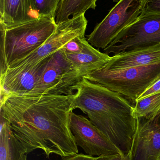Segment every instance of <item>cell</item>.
Here are the masks:
<instances>
[{"label": "cell", "mask_w": 160, "mask_h": 160, "mask_svg": "<svg viewBox=\"0 0 160 160\" xmlns=\"http://www.w3.org/2000/svg\"><path fill=\"white\" fill-rule=\"evenodd\" d=\"M73 100V94L1 95L0 114L27 154L39 149L47 158L70 157L79 153L70 126Z\"/></svg>", "instance_id": "obj_1"}, {"label": "cell", "mask_w": 160, "mask_h": 160, "mask_svg": "<svg viewBox=\"0 0 160 160\" xmlns=\"http://www.w3.org/2000/svg\"><path fill=\"white\" fill-rule=\"evenodd\" d=\"M73 107L90 121L124 155L130 153L137 129L130 102L121 94L83 78L73 86Z\"/></svg>", "instance_id": "obj_2"}, {"label": "cell", "mask_w": 160, "mask_h": 160, "mask_svg": "<svg viewBox=\"0 0 160 160\" xmlns=\"http://www.w3.org/2000/svg\"><path fill=\"white\" fill-rule=\"evenodd\" d=\"M56 26L54 18H38L10 27L0 22V76L10 65L39 48L54 32Z\"/></svg>", "instance_id": "obj_3"}, {"label": "cell", "mask_w": 160, "mask_h": 160, "mask_svg": "<svg viewBox=\"0 0 160 160\" xmlns=\"http://www.w3.org/2000/svg\"><path fill=\"white\" fill-rule=\"evenodd\" d=\"M136 102L160 79V62L118 70L101 68L85 77Z\"/></svg>", "instance_id": "obj_4"}, {"label": "cell", "mask_w": 160, "mask_h": 160, "mask_svg": "<svg viewBox=\"0 0 160 160\" xmlns=\"http://www.w3.org/2000/svg\"><path fill=\"white\" fill-rule=\"evenodd\" d=\"M87 25V20L85 14L57 24L54 32L39 48L24 59L10 65L5 72L0 76L14 75L34 66L57 52L71 39L85 35Z\"/></svg>", "instance_id": "obj_5"}, {"label": "cell", "mask_w": 160, "mask_h": 160, "mask_svg": "<svg viewBox=\"0 0 160 160\" xmlns=\"http://www.w3.org/2000/svg\"><path fill=\"white\" fill-rule=\"evenodd\" d=\"M144 0H119L87 36L94 48L104 49L123 30L142 13Z\"/></svg>", "instance_id": "obj_6"}, {"label": "cell", "mask_w": 160, "mask_h": 160, "mask_svg": "<svg viewBox=\"0 0 160 160\" xmlns=\"http://www.w3.org/2000/svg\"><path fill=\"white\" fill-rule=\"evenodd\" d=\"M159 43L160 15L142 14L134 22L118 34L103 51L108 55H115Z\"/></svg>", "instance_id": "obj_7"}, {"label": "cell", "mask_w": 160, "mask_h": 160, "mask_svg": "<svg viewBox=\"0 0 160 160\" xmlns=\"http://www.w3.org/2000/svg\"><path fill=\"white\" fill-rule=\"evenodd\" d=\"M81 80L71 63L59 50L51 56L34 88L27 95H72L73 86Z\"/></svg>", "instance_id": "obj_8"}, {"label": "cell", "mask_w": 160, "mask_h": 160, "mask_svg": "<svg viewBox=\"0 0 160 160\" xmlns=\"http://www.w3.org/2000/svg\"><path fill=\"white\" fill-rule=\"evenodd\" d=\"M70 126L77 146L82 148L86 155L94 157L124 155L89 119L85 117L71 112Z\"/></svg>", "instance_id": "obj_9"}, {"label": "cell", "mask_w": 160, "mask_h": 160, "mask_svg": "<svg viewBox=\"0 0 160 160\" xmlns=\"http://www.w3.org/2000/svg\"><path fill=\"white\" fill-rule=\"evenodd\" d=\"M160 155V131L154 118H137L130 160H158Z\"/></svg>", "instance_id": "obj_10"}, {"label": "cell", "mask_w": 160, "mask_h": 160, "mask_svg": "<svg viewBox=\"0 0 160 160\" xmlns=\"http://www.w3.org/2000/svg\"><path fill=\"white\" fill-rule=\"evenodd\" d=\"M51 56L47 57L34 66L19 73L1 76V95L28 94L34 88L46 69Z\"/></svg>", "instance_id": "obj_11"}, {"label": "cell", "mask_w": 160, "mask_h": 160, "mask_svg": "<svg viewBox=\"0 0 160 160\" xmlns=\"http://www.w3.org/2000/svg\"><path fill=\"white\" fill-rule=\"evenodd\" d=\"M158 62H160V43L113 55L102 68L118 70Z\"/></svg>", "instance_id": "obj_12"}, {"label": "cell", "mask_w": 160, "mask_h": 160, "mask_svg": "<svg viewBox=\"0 0 160 160\" xmlns=\"http://www.w3.org/2000/svg\"><path fill=\"white\" fill-rule=\"evenodd\" d=\"M64 54L81 79L88 74L102 68L111 59V56L95 48L86 39L80 53Z\"/></svg>", "instance_id": "obj_13"}, {"label": "cell", "mask_w": 160, "mask_h": 160, "mask_svg": "<svg viewBox=\"0 0 160 160\" xmlns=\"http://www.w3.org/2000/svg\"><path fill=\"white\" fill-rule=\"evenodd\" d=\"M31 10V0H0V22L10 27L36 18Z\"/></svg>", "instance_id": "obj_14"}, {"label": "cell", "mask_w": 160, "mask_h": 160, "mask_svg": "<svg viewBox=\"0 0 160 160\" xmlns=\"http://www.w3.org/2000/svg\"><path fill=\"white\" fill-rule=\"evenodd\" d=\"M27 155L14 136L10 123L0 114V160H27Z\"/></svg>", "instance_id": "obj_15"}, {"label": "cell", "mask_w": 160, "mask_h": 160, "mask_svg": "<svg viewBox=\"0 0 160 160\" xmlns=\"http://www.w3.org/2000/svg\"><path fill=\"white\" fill-rule=\"evenodd\" d=\"M98 0H60L54 15L56 24L95 9Z\"/></svg>", "instance_id": "obj_16"}, {"label": "cell", "mask_w": 160, "mask_h": 160, "mask_svg": "<svg viewBox=\"0 0 160 160\" xmlns=\"http://www.w3.org/2000/svg\"><path fill=\"white\" fill-rule=\"evenodd\" d=\"M160 112V92L137 100L133 108V116L137 119H153Z\"/></svg>", "instance_id": "obj_17"}, {"label": "cell", "mask_w": 160, "mask_h": 160, "mask_svg": "<svg viewBox=\"0 0 160 160\" xmlns=\"http://www.w3.org/2000/svg\"><path fill=\"white\" fill-rule=\"evenodd\" d=\"M60 0H31L33 11L38 18H54Z\"/></svg>", "instance_id": "obj_18"}, {"label": "cell", "mask_w": 160, "mask_h": 160, "mask_svg": "<svg viewBox=\"0 0 160 160\" xmlns=\"http://www.w3.org/2000/svg\"><path fill=\"white\" fill-rule=\"evenodd\" d=\"M86 38L85 35L79 36L66 44L61 50L67 54H76L80 53L83 49L84 44Z\"/></svg>", "instance_id": "obj_19"}, {"label": "cell", "mask_w": 160, "mask_h": 160, "mask_svg": "<svg viewBox=\"0 0 160 160\" xmlns=\"http://www.w3.org/2000/svg\"><path fill=\"white\" fill-rule=\"evenodd\" d=\"M142 14L160 15V0H144Z\"/></svg>", "instance_id": "obj_20"}, {"label": "cell", "mask_w": 160, "mask_h": 160, "mask_svg": "<svg viewBox=\"0 0 160 160\" xmlns=\"http://www.w3.org/2000/svg\"><path fill=\"white\" fill-rule=\"evenodd\" d=\"M160 92V79L156 82L154 84L150 86L148 89H147L142 93L138 99L143 98L152 94ZM137 99V100H138Z\"/></svg>", "instance_id": "obj_21"}, {"label": "cell", "mask_w": 160, "mask_h": 160, "mask_svg": "<svg viewBox=\"0 0 160 160\" xmlns=\"http://www.w3.org/2000/svg\"><path fill=\"white\" fill-rule=\"evenodd\" d=\"M98 157H95L86 154H78L70 157L62 158L61 160H97Z\"/></svg>", "instance_id": "obj_22"}, {"label": "cell", "mask_w": 160, "mask_h": 160, "mask_svg": "<svg viewBox=\"0 0 160 160\" xmlns=\"http://www.w3.org/2000/svg\"><path fill=\"white\" fill-rule=\"evenodd\" d=\"M125 155L123 154L111 155V156L98 157L97 160H123Z\"/></svg>", "instance_id": "obj_23"}, {"label": "cell", "mask_w": 160, "mask_h": 160, "mask_svg": "<svg viewBox=\"0 0 160 160\" xmlns=\"http://www.w3.org/2000/svg\"><path fill=\"white\" fill-rule=\"evenodd\" d=\"M156 125L160 131V112L154 118Z\"/></svg>", "instance_id": "obj_24"}, {"label": "cell", "mask_w": 160, "mask_h": 160, "mask_svg": "<svg viewBox=\"0 0 160 160\" xmlns=\"http://www.w3.org/2000/svg\"><path fill=\"white\" fill-rule=\"evenodd\" d=\"M119 0H113L114 2H118Z\"/></svg>", "instance_id": "obj_25"}, {"label": "cell", "mask_w": 160, "mask_h": 160, "mask_svg": "<svg viewBox=\"0 0 160 160\" xmlns=\"http://www.w3.org/2000/svg\"><path fill=\"white\" fill-rule=\"evenodd\" d=\"M158 160H160V155L159 157V158H158Z\"/></svg>", "instance_id": "obj_26"}]
</instances>
